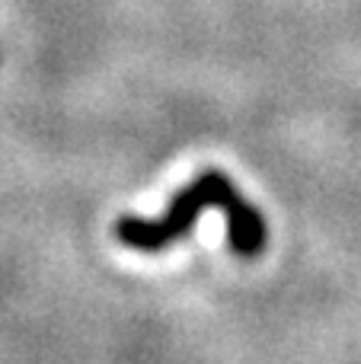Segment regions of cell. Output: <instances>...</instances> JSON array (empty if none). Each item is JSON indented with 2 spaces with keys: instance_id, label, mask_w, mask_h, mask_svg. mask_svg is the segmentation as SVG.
<instances>
[{
  "instance_id": "6da1fadb",
  "label": "cell",
  "mask_w": 361,
  "mask_h": 364,
  "mask_svg": "<svg viewBox=\"0 0 361 364\" xmlns=\"http://www.w3.org/2000/svg\"><path fill=\"white\" fill-rule=\"evenodd\" d=\"M205 208L224 211V218H227V243L237 256L253 259L266 250L269 243L266 218L259 214V208H253L243 198L240 188L221 170L198 173L189 186H183L173 195L170 208L157 220L122 218L115 224V237H119L122 246H128L134 252H163L176 240L189 237Z\"/></svg>"
}]
</instances>
